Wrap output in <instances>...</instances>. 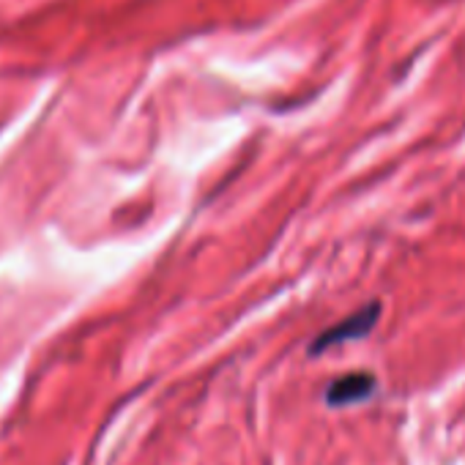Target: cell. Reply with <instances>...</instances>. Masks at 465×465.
Segmentation results:
<instances>
[{"label":"cell","mask_w":465,"mask_h":465,"mask_svg":"<svg viewBox=\"0 0 465 465\" xmlns=\"http://www.w3.org/2000/svg\"><path fill=\"white\" fill-rule=\"evenodd\" d=\"M378 318H381V304H378V302H372V304H367V307L356 310L353 315H348L345 321H340L337 326L326 329V331L312 342V348H310V351H312V353H323V351H329V348H334V345L361 340V337H367V334L375 329Z\"/></svg>","instance_id":"6da1fadb"},{"label":"cell","mask_w":465,"mask_h":465,"mask_svg":"<svg viewBox=\"0 0 465 465\" xmlns=\"http://www.w3.org/2000/svg\"><path fill=\"white\" fill-rule=\"evenodd\" d=\"M375 378L370 372H351V375H342L337 381H331L329 391H326V402L334 405V408H345V405H353V402H361L367 397H372L375 391Z\"/></svg>","instance_id":"7a4b0ae2"}]
</instances>
